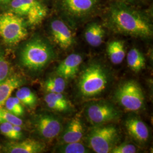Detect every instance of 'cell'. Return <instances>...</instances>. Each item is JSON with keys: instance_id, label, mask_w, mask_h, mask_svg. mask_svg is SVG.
<instances>
[{"instance_id": "1", "label": "cell", "mask_w": 153, "mask_h": 153, "mask_svg": "<svg viewBox=\"0 0 153 153\" xmlns=\"http://www.w3.org/2000/svg\"><path fill=\"white\" fill-rule=\"evenodd\" d=\"M110 26L117 32L135 37L149 38L153 35V27L141 13L123 4H116L109 9Z\"/></svg>"}, {"instance_id": "2", "label": "cell", "mask_w": 153, "mask_h": 153, "mask_svg": "<svg viewBox=\"0 0 153 153\" xmlns=\"http://www.w3.org/2000/svg\"><path fill=\"white\" fill-rule=\"evenodd\" d=\"M109 73L104 66L91 64L82 71L78 82L79 93L83 98H92L101 95L109 83Z\"/></svg>"}, {"instance_id": "3", "label": "cell", "mask_w": 153, "mask_h": 153, "mask_svg": "<svg viewBox=\"0 0 153 153\" xmlns=\"http://www.w3.org/2000/svg\"><path fill=\"white\" fill-rule=\"evenodd\" d=\"M55 56L51 45L45 40L36 38L30 40L21 51L20 60L22 65L33 71L43 69Z\"/></svg>"}, {"instance_id": "4", "label": "cell", "mask_w": 153, "mask_h": 153, "mask_svg": "<svg viewBox=\"0 0 153 153\" xmlns=\"http://www.w3.org/2000/svg\"><path fill=\"white\" fill-rule=\"evenodd\" d=\"M119 133L114 126H95L88 135L89 147L97 153H111L119 141Z\"/></svg>"}, {"instance_id": "5", "label": "cell", "mask_w": 153, "mask_h": 153, "mask_svg": "<svg viewBox=\"0 0 153 153\" xmlns=\"http://www.w3.org/2000/svg\"><path fill=\"white\" fill-rule=\"evenodd\" d=\"M27 35L26 23L22 16L13 12L0 14V36L6 44L16 45Z\"/></svg>"}, {"instance_id": "6", "label": "cell", "mask_w": 153, "mask_h": 153, "mask_svg": "<svg viewBox=\"0 0 153 153\" xmlns=\"http://www.w3.org/2000/svg\"><path fill=\"white\" fill-rule=\"evenodd\" d=\"M116 100L124 109L137 111L144 105L145 97L141 86L134 81L122 83L116 91Z\"/></svg>"}, {"instance_id": "7", "label": "cell", "mask_w": 153, "mask_h": 153, "mask_svg": "<svg viewBox=\"0 0 153 153\" xmlns=\"http://www.w3.org/2000/svg\"><path fill=\"white\" fill-rule=\"evenodd\" d=\"M85 115L91 124L100 126L117 120L120 113L114 104L100 100L88 104L85 108Z\"/></svg>"}, {"instance_id": "8", "label": "cell", "mask_w": 153, "mask_h": 153, "mask_svg": "<svg viewBox=\"0 0 153 153\" xmlns=\"http://www.w3.org/2000/svg\"><path fill=\"white\" fill-rule=\"evenodd\" d=\"M33 125L39 135L48 141H51L57 137L60 134L62 128L59 119L48 114L37 115L34 119Z\"/></svg>"}, {"instance_id": "9", "label": "cell", "mask_w": 153, "mask_h": 153, "mask_svg": "<svg viewBox=\"0 0 153 153\" xmlns=\"http://www.w3.org/2000/svg\"><path fill=\"white\" fill-rule=\"evenodd\" d=\"M64 11L73 18H83L92 14L96 9L98 0H60Z\"/></svg>"}, {"instance_id": "10", "label": "cell", "mask_w": 153, "mask_h": 153, "mask_svg": "<svg viewBox=\"0 0 153 153\" xmlns=\"http://www.w3.org/2000/svg\"><path fill=\"white\" fill-rule=\"evenodd\" d=\"M51 31L55 43L64 49L70 48L74 43L72 33L65 23L59 19L51 23Z\"/></svg>"}, {"instance_id": "11", "label": "cell", "mask_w": 153, "mask_h": 153, "mask_svg": "<svg viewBox=\"0 0 153 153\" xmlns=\"http://www.w3.org/2000/svg\"><path fill=\"white\" fill-rule=\"evenodd\" d=\"M82 62V56L79 54L72 53L62 61L56 69L58 76L64 79H71L76 76Z\"/></svg>"}, {"instance_id": "12", "label": "cell", "mask_w": 153, "mask_h": 153, "mask_svg": "<svg viewBox=\"0 0 153 153\" xmlns=\"http://www.w3.org/2000/svg\"><path fill=\"white\" fill-rule=\"evenodd\" d=\"M85 129L82 121L78 116L73 117L66 125L61 136V142H80L84 136Z\"/></svg>"}, {"instance_id": "13", "label": "cell", "mask_w": 153, "mask_h": 153, "mask_svg": "<svg viewBox=\"0 0 153 153\" xmlns=\"http://www.w3.org/2000/svg\"><path fill=\"white\" fill-rule=\"evenodd\" d=\"M126 127L129 134L134 140L140 143L148 141L149 131L148 126L137 117H131L126 120Z\"/></svg>"}, {"instance_id": "14", "label": "cell", "mask_w": 153, "mask_h": 153, "mask_svg": "<svg viewBox=\"0 0 153 153\" xmlns=\"http://www.w3.org/2000/svg\"><path fill=\"white\" fill-rule=\"evenodd\" d=\"M45 145L33 139H26L22 141L9 143L6 151L10 153H39L45 150Z\"/></svg>"}, {"instance_id": "15", "label": "cell", "mask_w": 153, "mask_h": 153, "mask_svg": "<svg viewBox=\"0 0 153 153\" xmlns=\"http://www.w3.org/2000/svg\"><path fill=\"white\" fill-rule=\"evenodd\" d=\"M27 6V22L31 26H36L43 21L47 14L46 7L38 0H22Z\"/></svg>"}, {"instance_id": "16", "label": "cell", "mask_w": 153, "mask_h": 153, "mask_svg": "<svg viewBox=\"0 0 153 153\" xmlns=\"http://www.w3.org/2000/svg\"><path fill=\"white\" fill-rule=\"evenodd\" d=\"M23 83L22 78L17 75L10 76L5 81L0 83V108L3 107L6 101L11 97L18 88H21Z\"/></svg>"}, {"instance_id": "17", "label": "cell", "mask_w": 153, "mask_h": 153, "mask_svg": "<svg viewBox=\"0 0 153 153\" xmlns=\"http://www.w3.org/2000/svg\"><path fill=\"white\" fill-rule=\"evenodd\" d=\"M44 101L50 109L57 112H68L71 104L62 93H48L44 97Z\"/></svg>"}, {"instance_id": "18", "label": "cell", "mask_w": 153, "mask_h": 153, "mask_svg": "<svg viewBox=\"0 0 153 153\" xmlns=\"http://www.w3.org/2000/svg\"><path fill=\"white\" fill-rule=\"evenodd\" d=\"M105 31L102 26L94 22L88 25L85 32V38L88 44L97 47L103 43Z\"/></svg>"}, {"instance_id": "19", "label": "cell", "mask_w": 153, "mask_h": 153, "mask_svg": "<svg viewBox=\"0 0 153 153\" xmlns=\"http://www.w3.org/2000/svg\"><path fill=\"white\" fill-rule=\"evenodd\" d=\"M107 51L110 60L115 65L121 64L126 56L124 43L121 40L111 42Z\"/></svg>"}, {"instance_id": "20", "label": "cell", "mask_w": 153, "mask_h": 153, "mask_svg": "<svg viewBox=\"0 0 153 153\" xmlns=\"http://www.w3.org/2000/svg\"><path fill=\"white\" fill-rule=\"evenodd\" d=\"M126 60L128 66L132 71L138 73L145 68V57L142 53L137 48H133L129 51Z\"/></svg>"}, {"instance_id": "21", "label": "cell", "mask_w": 153, "mask_h": 153, "mask_svg": "<svg viewBox=\"0 0 153 153\" xmlns=\"http://www.w3.org/2000/svg\"><path fill=\"white\" fill-rule=\"evenodd\" d=\"M16 97L19 99L23 105L30 108H33L37 103L36 96L27 87L18 88Z\"/></svg>"}, {"instance_id": "22", "label": "cell", "mask_w": 153, "mask_h": 153, "mask_svg": "<svg viewBox=\"0 0 153 153\" xmlns=\"http://www.w3.org/2000/svg\"><path fill=\"white\" fill-rule=\"evenodd\" d=\"M0 131L6 138L13 140H19L22 138L21 126H16L11 123L0 124Z\"/></svg>"}, {"instance_id": "23", "label": "cell", "mask_w": 153, "mask_h": 153, "mask_svg": "<svg viewBox=\"0 0 153 153\" xmlns=\"http://www.w3.org/2000/svg\"><path fill=\"white\" fill-rule=\"evenodd\" d=\"M65 79L58 76L49 78L44 82V88L47 92L62 93L66 88Z\"/></svg>"}, {"instance_id": "24", "label": "cell", "mask_w": 153, "mask_h": 153, "mask_svg": "<svg viewBox=\"0 0 153 153\" xmlns=\"http://www.w3.org/2000/svg\"><path fill=\"white\" fill-rule=\"evenodd\" d=\"M5 106L6 109L18 117L22 116L25 114L23 106L16 97H10L6 101Z\"/></svg>"}, {"instance_id": "25", "label": "cell", "mask_w": 153, "mask_h": 153, "mask_svg": "<svg viewBox=\"0 0 153 153\" xmlns=\"http://www.w3.org/2000/svg\"><path fill=\"white\" fill-rule=\"evenodd\" d=\"M59 152L62 153H89L86 146L80 142L64 143L59 147Z\"/></svg>"}, {"instance_id": "26", "label": "cell", "mask_w": 153, "mask_h": 153, "mask_svg": "<svg viewBox=\"0 0 153 153\" xmlns=\"http://www.w3.org/2000/svg\"><path fill=\"white\" fill-rule=\"evenodd\" d=\"M11 123L16 126H21L23 125V121L16 115H13L3 107L0 108V124L1 123Z\"/></svg>"}, {"instance_id": "27", "label": "cell", "mask_w": 153, "mask_h": 153, "mask_svg": "<svg viewBox=\"0 0 153 153\" xmlns=\"http://www.w3.org/2000/svg\"><path fill=\"white\" fill-rule=\"evenodd\" d=\"M10 65L4 55L0 52V83L10 76Z\"/></svg>"}, {"instance_id": "28", "label": "cell", "mask_w": 153, "mask_h": 153, "mask_svg": "<svg viewBox=\"0 0 153 153\" xmlns=\"http://www.w3.org/2000/svg\"><path fill=\"white\" fill-rule=\"evenodd\" d=\"M10 5L12 12L15 14L20 16H27V6L22 0H11Z\"/></svg>"}, {"instance_id": "29", "label": "cell", "mask_w": 153, "mask_h": 153, "mask_svg": "<svg viewBox=\"0 0 153 153\" xmlns=\"http://www.w3.org/2000/svg\"><path fill=\"white\" fill-rule=\"evenodd\" d=\"M136 146L131 143H122L116 145L111 150V153H137Z\"/></svg>"}, {"instance_id": "30", "label": "cell", "mask_w": 153, "mask_h": 153, "mask_svg": "<svg viewBox=\"0 0 153 153\" xmlns=\"http://www.w3.org/2000/svg\"><path fill=\"white\" fill-rule=\"evenodd\" d=\"M11 0H0V3L2 4H7L10 2Z\"/></svg>"}]
</instances>
